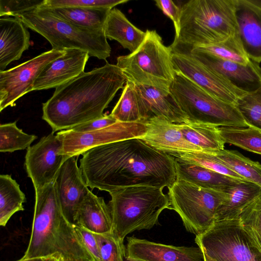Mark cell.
Listing matches in <instances>:
<instances>
[{
	"instance_id": "obj_1",
	"label": "cell",
	"mask_w": 261,
	"mask_h": 261,
	"mask_svg": "<svg viewBox=\"0 0 261 261\" xmlns=\"http://www.w3.org/2000/svg\"><path fill=\"white\" fill-rule=\"evenodd\" d=\"M80 168L88 187L109 193L131 186L170 187L176 180L174 158L138 138L92 148Z\"/></svg>"
},
{
	"instance_id": "obj_2",
	"label": "cell",
	"mask_w": 261,
	"mask_h": 261,
	"mask_svg": "<svg viewBox=\"0 0 261 261\" xmlns=\"http://www.w3.org/2000/svg\"><path fill=\"white\" fill-rule=\"evenodd\" d=\"M126 82L116 64L107 62L57 87L42 103V118L54 133L99 118Z\"/></svg>"
},
{
	"instance_id": "obj_3",
	"label": "cell",
	"mask_w": 261,
	"mask_h": 261,
	"mask_svg": "<svg viewBox=\"0 0 261 261\" xmlns=\"http://www.w3.org/2000/svg\"><path fill=\"white\" fill-rule=\"evenodd\" d=\"M35 192L30 238L22 257L39 258L57 253L65 261H95L75 224L65 215L54 181Z\"/></svg>"
},
{
	"instance_id": "obj_4",
	"label": "cell",
	"mask_w": 261,
	"mask_h": 261,
	"mask_svg": "<svg viewBox=\"0 0 261 261\" xmlns=\"http://www.w3.org/2000/svg\"><path fill=\"white\" fill-rule=\"evenodd\" d=\"M180 9L179 31L171 48L208 46L239 34L235 0H191Z\"/></svg>"
},
{
	"instance_id": "obj_5",
	"label": "cell",
	"mask_w": 261,
	"mask_h": 261,
	"mask_svg": "<svg viewBox=\"0 0 261 261\" xmlns=\"http://www.w3.org/2000/svg\"><path fill=\"white\" fill-rule=\"evenodd\" d=\"M163 188L152 186H131L110 193L108 203L113 231L122 241L136 230L150 229L159 224V217L165 209H171L168 195Z\"/></svg>"
},
{
	"instance_id": "obj_6",
	"label": "cell",
	"mask_w": 261,
	"mask_h": 261,
	"mask_svg": "<svg viewBox=\"0 0 261 261\" xmlns=\"http://www.w3.org/2000/svg\"><path fill=\"white\" fill-rule=\"evenodd\" d=\"M28 28L44 37L52 49H78L90 57L106 60L111 48L104 30L88 29L66 21L40 6L17 15Z\"/></svg>"
},
{
	"instance_id": "obj_7",
	"label": "cell",
	"mask_w": 261,
	"mask_h": 261,
	"mask_svg": "<svg viewBox=\"0 0 261 261\" xmlns=\"http://www.w3.org/2000/svg\"><path fill=\"white\" fill-rule=\"evenodd\" d=\"M146 33L137 50L117 57L116 65L126 82L170 91L176 72L171 48L164 44L155 30H147Z\"/></svg>"
},
{
	"instance_id": "obj_8",
	"label": "cell",
	"mask_w": 261,
	"mask_h": 261,
	"mask_svg": "<svg viewBox=\"0 0 261 261\" xmlns=\"http://www.w3.org/2000/svg\"><path fill=\"white\" fill-rule=\"evenodd\" d=\"M176 71L170 91L189 121L218 127H248L235 105L213 96Z\"/></svg>"
},
{
	"instance_id": "obj_9",
	"label": "cell",
	"mask_w": 261,
	"mask_h": 261,
	"mask_svg": "<svg viewBox=\"0 0 261 261\" xmlns=\"http://www.w3.org/2000/svg\"><path fill=\"white\" fill-rule=\"evenodd\" d=\"M171 209L180 217L186 230L200 235L216 222L217 212L227 193L175 180L168 188Z\"/></svg>"
},
{
	"instance_id": "obj_10",
	"label": "cell",
	"mask_w": 261,
	"mask_h": 261,
	"mask_svg": "<svg viewBox=\"0 0 261 261\" xmlns=\"http://www.w3.org/2000/svg\"><path fill=\"white\" fill-rule=\"evenodd\" d=\"M195 240L203 253L214 261H261V248L239 219L217 221Z\"/></svg>"
},
{
	"instance_id": "obj_11",
	"label": "cell",
	"mask_w": 261,
	"mask_h": 261,
	"mask_svg": "<svg viewBox=\"0 0 261 261\" xmlns=\"http://www.w3.org/2000/svg\"><path fill=\"white\" fill-rule=\"evenodd\" d=\"M147 130L145 123L117 122L110 126L87 133L71 129L56 134L62 145V154L68 158L79 156L88 150L110 143L143 136Z\"/></svg>"
},
{
	"instance_id": "obj_12",
	"label": "cell",
	"mask_w": 261,
	"mask_h": 261,
	"mask_svg": "<svg viewBox=\"0 0 261 261\" xmlns=\"http://www.w3.org/2000/svg\"><path fill=\"white\" fill-rule=\"evenodd\" d=\"M64 53L65 49H51L14 67L0 71V111L9 106H15L17 99L32 91L43 69Z\"/></svg>"
},
{
	"instance_id": "obj_13",
	"label": "cell",
	"mask_w": 261,
	"mask_h": 261,
	"mask_svg": "<svg viewBox=\"0 0 261 261\" xmlns=\"http://www.w3.org/2000/svg\"><path fill=\"white\" fill-rule=\"evenodd\" d=\"M62 143L53 132L27 149L24 167L35 190L54 181L62 164L68 158L62 154Z\"/></svg>"
},
{
	"instance_id": "obj_14",
	"label": "cell",
	"mask_w": 261,
	"mask_h": 261,
	"mask_svg": "<svg viewBox=\"0 0 261 261\" xmlns=\"http://www.w3.org/2000/svg\"><path fill=\"white\" fill-rule=\"evenodd\" d=\"M172 51L175 70L213 96L236 105L238 99L247 93L207 68L189 53Z\"/></svg>"
},
{
	"instance_id": "obj_15",
	"label": "cell",
	"mask_w": 261,
	"mask_h": 261,
	"mask_svg": "<svg viewBox=\"0 0 261 261\" xmlns=\"http://www.w3.org/2000/svg\"><path fill=\"white\" fill-rule=\"evenodd\" d=\"M171 48L172 51L189 53L207 68L246 92L255 91L261 86V67L259 63L251 61L248 64L243 65L195 49Z\"/></svg>"
},
{
	"instance_id": "obj_16",
	"label": "cell",
	"mask_w": 261,
	"mask_h": 261,
	"mask_svg": "<svg viewBox=\"0 0 261 261\" xmlns=\"http://www.w3.org/2000/svg\"><path fill=\"white\" fill-rule=\"evenodd\" d=\"M125 258L128 261H204L198 247L175 246L127 237Z\"/></svg>"
},
{
	"instance_id": "obj_17",
	"label": "cell",
	"mask_w": 261,
	"mask_h": 261,
	"mask_svg": "<svg viewBox=\"0 0 261 261\" xmlns=\"http://www.w3.org/2000/svg\"><path fill=\"white\" fill-rule=\"evenodd\" d=\"M54 184L62 210L73 222L78 206L90 191L77 166L76 156L69 157L65 161Z\"/></svg>"
},
{
	"instance_id": "obj_18",
	"label": "cell",
	"mask_w": 261,
	"mask_h": 261,
	"mask_svg": "<svg viewBox=\"0 0 261 261\" xmlns=\"http://www.w3.org/2000/svg\"><path fill=\"white\" fill-rule=\"evenodd\" d=\"M90 56L78 49H65L64 55L49 63L36 80L32 91L46 90L68 82L84 72Z\"/></svg>"
},
{
	"instance_id": "obj_19",
	"label": "cell",
	"mask_w": 261,
	"mask_h": 261,
	"mask_svg": "<svg viewBox=\"0 0 261 261\" xmlns=\"http://www.w3.org/2000/svg\"><path fill=\"white\" fill-rule=\"evenodd\" d=\"M239 35L252 61L261 62V0H235Z\"/></svg>"
},
{
	"instance_id": "obj_20",
	"label": "cell",
	"mask_w": 261,
	"mask_h": 261,
	"mask_svg": "<svg viewBox=\"0 0 261 261\" xmlns=\"http://www.w3.org/2000/svg\"><path fill=\"white\" fill-rule=\"evenodd\" d=\"M134 86L138 97L143 123L153 117L163 118L175 123L189 122L170 91L149 86L135 85Z\"/></svg>"
},
{
	"instance_id": "obj_21",
	"label": "cell",
	"mask_w": 261,
	"mask_h": 261,
	"mask_svg": "<svg viewBox=\"0 0 261 261\" xmlns=\"http://www.w3.org/2000/svg\"><path fill=\"white\" fill-rule=\"evenodd\" d=\"M145 123L146 132L140 139L157 150L167 154L202 151L185 138L178 123L170 122L161 117L152 118Z\"/></svg>"
},
{
	"instance_id": "obj_22",
	"label": "cell",
	"mask_w": 261,
	"mask_h": 261,
	"mask_svg": "<svg viewBox=\"0 0 261 261\" xmlns=\"http://www.w3.org/2000/svg\"><path fill=\"white\" fill-rule=\"evenodd\" d=\"M27 27L17 17L0 16V71L19 60L30 45Z\"/></svg>"
},
{
	"instance_id": "obj_23",
	"label": "cell",
	"mask_w": 261,
	"mask_h": 261,
	"mask_svg": "<svg viewBox=\"0 0 261 261\" xmlns=\"http://www.w3.org/2000/svg\"><path fill=\"white\" fill-rule=\"evenodd\" d=\"M73 222L95 233L113 230L112 216L108 204L102 197L90 191L78 206Z\"/></svg>"
},
{
	"instance_id": "obj_24",
	"label": "cell",
	"mask_w": 261,
	"mask_h": 261,
	"mask_svg": "<svg viewBox=\"0 0 261 261\" xmlns=\"http://www.w3.org/2000/svg\"><path fill=\"white\" fill-rule=\"evenodd\" d=\"M174 161L176 179L201 188L225 191L242 181L178 158Z\"/></svg>"
},
{
	"instance_id": "obj_25",
	"label": "cell",
	"mask_w": 261,
	"mask_h": 261,
	"mask_svg": "<svg viewBox=\"0 0 261 261\" xmlns=\"http://www.w3.org/2000/svg\"><path fill=\"white\" fill-rule=\"evenodd\" d=\"M104 32L107 39L116 40L130 53L137 50L146 35V32L135 27L116 8L110 10L104 27Z\"/></svg>"
},
{
	"instance_id": "obj_26",
	"label": "cell",
	"mask_w": 261,
	"mask_h": 261,
	"mask_svg": "<svg viewBox=\"0 0 261 261\" xmlns=\"http://www.w3.org/2000/svg\"><path fill=\"white\" fill-rule=\"evenodd\" d=\"M225 191L227 196L218 209L216 222L239 219L244 207L261 194V187L251 182L241 181Z\"/></svg>"
},
{
	"instance_id": "obj_27",
	"label": "cell",
	"mask_w": 261,
	"mask_h": 261,
	"mask_svg": "<svg viewBox=\"0 0 261 261\" xmlns=\"http://www.w3.org/2000/svg\"><path fill=\"white\" fill-rule=\"evenodd\" d=\"M44 8L57 17L70 23L95 30H104L107 17L111 10L109 8L92 9L70 7Z\"/></svg>"
},
{
	"instance_id": "obj_28",
	"label": "cell",
	"mask_w": 261,
	"mask_h": 261,
	"mask_svg": "<svg viewBox=\"0 0 261 261\" xmlns=\"http://www.w3.org/2000/svg\"><path fill=\"white\" fill-rule=\"evenodd\" d=\"M25 194L11 175H0V225L5 227L16 213L23 211Z\"/></svg>"
},
{
	"instance_id": "obj_29",
	"label": "cell",
	"mask_w": 261,
	"mask_h": 261,
	"mask_svg": "<svg viewBox=\"0 0 261 261\" xmlns=\"http://www.w3.org/2000/svg\"><path fill=\"white\" fill-rule=\"evenodd\" d=\"M178 127L185 138L202 151L224 149L218 126L189 121L178 123Z\"/></svg>"
},
{
	"instance_id": "obj_30",
	"label": "cell",
	"mask_w": 261,
	"mask_h": 261,
	"mask_svg": "<svg viewBox=\"0 0 261 261\" xmlns=\"http://www.w3.org/2000/svg\"><path fill=\"white\" fill-rule=\"evenodd\" d=\"M212 152L231 170L246 181L261 187V164L237 150H214Z\"/></svg>"
},
{
	"instance_id": "obj_31",
	"label": "cell",
	"mask_w": 261,
	"mask_h": 261,
	"mask_svg": "<svg viewBox=\"0 0 261 261\" xmlns=\"http://www.w3.org/2000/svg\"><path fill=\"white\" fill-rule=\"evenodd\" d=\"M218 130L225 143L261 155V130L251 126H220Z\"/></svg>"
},
{
	"instance_id": "obj_32",
	"label": "cell",
	"mask_w": 261,
	"mask_h": 261,
	"mask_svg": "<svg viewBox=\"0 0 261 261\" xmlns=\"http://www.w3.org/2000/svg\"><path fill=\"white\" fill-rule=\"evenodd\" d=\"M118 122L143 123L134 85L126 82L121 96L111 113Z\"/></svg>"
},
{
	"instance_id": "obj_33",
	"label": "cell",
	"mask_w": 261,
	"mask_h": 261,
	"mask_svg": "<svg viewBox=\"0 0 261 261\" xmlns=\"http://www.w3.org/2000/svg\"><path fill=\"white\" fill-rule=\"evenodd\" d=\"M191 49L205 52L222 59L243 65H247L251 61L244 49L239 34L215 44Z\"/></svg>"
},
{
	"instance_id": "obj_34",
	"label": "cell",
	"mask_w": 261,
	"mask_h": 261,
	"mask_svg": "<svg viewBox=\"0 0 261 261\" xmlns=\"http://www.w3.org/2000/svg\"><path fill=\"white\" fill-rule=\"evenodd\" d=\"M168 154L174 158L203 166L229 177L246 181L228 167L211 150L177 152Z\"/></svg>"
},
{
	"instance_id": "obj_35",
	"label": "cell",
	"mask_w": 261,
	"mask_h": 261,
	"mask_svg": "<svg viewBox=\"0 0 261 261\" xmlns=\"http://www.w3.org/2000/svg\"><path fill=\"white\" fill-rule=\"evenodd\" d=\"M15 121L0 125V151L13 152L28 149L37 138L18 128Z\"/></svg>"
},
{
	"instance_id": "obj_36",
	"label": "cell",
	"mask_w": 261,
	"mask_h": 261,
	"mask_svg": "<svg viewBox=\"0 0 261 261\" xmlns=\"http://www.w3.org/2000/svg\"><path fill=\"white\" fill-rule=\"evenodd\" d=\"M236 106L248 126L261 130V86L240 96Z\"/></svg>"
},
{
	"instance_id": "obj_37",
	"label": "cell",
	"mask_w": 261,
	"mask_h": 261,
	"mask_svg": "<svg viewBox=\"0 0 261 261\" xmlns=\"http://www.w3.org/2000/svg\"><path fill=\"white\" fill-rule=\"evenodd\" d=\"M239 219L244 229L261 248V194L244 207Z\"/></svg>"
},
{
	"instance_id": "obj_38",
	"label": "cell",
	"mask_w": 261,
	"mask_h": 261,
	"mask_svg": "<svg viewBox=\"0 0 261 261\" xmlns=\"http://www.w3.org/2000/svg\"><path fill=\"white\" fill-rule=\"evenodd\" d=\"M93 233L98 244L101 261H124L125 249L124 241L113 230L106 233Z\"/></svg>"
},
{
	"instance_id": "obj_39",
	"label": "cell",
	"mask_w": 261,
	"mask_h": 261,
	"mask_svg": "<svg viewBox=\"0 0 261 261\" xmlns=\"http://www.w3.org/2000/svg\"><path fill=\"white\" fill-rule=\"evenodd\" d=\"M128 0H44L41 6L46 8L81 7L92 9H113Z\"/></svg>"
},
{
	"instance_id": "obj_40",
	"label": "cell",
	"mask_w": 261,
	"mask_h": 261,
	"mask_svg": "<svg viewBox=\"0 0 261 261\" xmlns=\"http://www.w3.org/2000/svg\"><path fill=\"white\" fill-rule=\"evenodd\" d=\"M44 0L0 1V16H16L25 11L40 7Z\"/></svg>"
},
{
	"instance_id": "obj_41",
	"label": "cell",
	"mask_w": 261,
	"mask_h": 261,
	"mask_svg": "<svg viewBox=\"0 0 261 261\" xmlns=\"http://www.w3.org/2000/svg\"><path fill=\"white\" fill-rule=\"evenodd\" d=\"M117 122L111 114H104L99 118L77 125L70 129L77 133L90 132L110 126Z\"/></svg>"
},
{
	"instance_id": "obj_42",
	"label": "cell",
	"mask_w": 261,
	"mask_h": 261,
	"mask_svg": "<svg viewBox=\"0 0 261 261\" xmlns=\"http://www.w3.org/2000/svg\"><path fill=\"white\" fill-rule=\"evenodd\" d=\"M155 5L173 22L175 35L179 31L180 9L171 0H156Z\"/></svg>"
},
{
	"instance_id": "obj_43",
	"label": "cell",
	"mask_w": 261,
	"mask_h": 261,
	"mask_svg": "<svg viewBox=\"0 0 261 261\" xmlns=\"http://www.w3.org/2000/svg\"><path fill=\"white\" fill-rule=\"evenodd\" d=\"M75 227L95 261H101L98 244L93 232L82 226L75 224Z\"/></svg>"
},
{
	"instance_id": "obj_44",
	"label": "cell",
	"mask_w": 261,
	"mask_h": 261,
	"mask_svg": "<svg viewBox=\"0 0 261 261\" xmlns=\"http://www.w3.org/2000/svg\"><path fill=\"white\" fill-rule=\"evenodd\" d=\"M38 261H65L63 256L59 254H54L47 256L40 257Z\"/></svg>"
},
{
	"instance_id": "obj_45",
	"label": "cell",
	"mask_w": 261,
	"mask_h": 261,
	"mask_svg": "<svg viewBox=\"0 0 261 261\" xmlns=\"http://www.w3.org/2000/svg\"><path fill=\"white\" fill-rule=\"evenodd\" d=\"M39 258H24L21 257V258L15 261H38Z\"/></svg>"
},
{
	"instance_id": "obj_46",
	"label": "cell",
	"mask_w": 261,
	"mask_h": 261,
	"mask_svg": "<svg viewBox=\"0 0 261 261\" xmlns=\"http://www.w3.org/2000/svg\"><path fill=\"white\" fill-rule=\"evenodd\" d=\"M204 256V261H214L209 258L207 256H206L205 254L203 253Z\"/></svg>"
}]
</instances>
